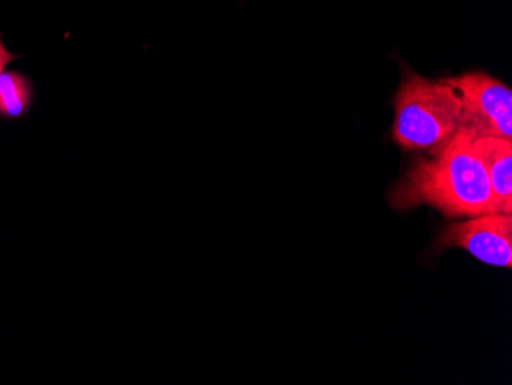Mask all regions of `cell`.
I'll use <instances>...</instances> for the list:
<instances>
[{
	"mask_svg": "<svg viewBox=\"0 0 512 385\" xmlns=\"http://www.w3.org/2000/svg\"><path fill=\"white\" fill-rule=\"evenodd\" d=\"M394 211L430 206L448 218L477 217L497 212L474 135L462 128L428 157L417 158L388 195Z\"/></svg>",
	"mask_w": 512,
	"mask_h": 385,
	"instance_id": "obj_1",
	"label": "cell"
},
{
	"mask_svg": "<svg viewBox=\"0 0 512 385\" xmlns=\"http://www.w3.org/2000/svg\"><path fill=\"white\" fill-rule=\"evenodd\" d=\"M459 94L442 80L408 71L394 97L393 139L407 151L444 148L462 129Z\"/></svg>",
	"mask_w": 512,
	"mask_h": 385,
	"instance_id": "obj_2",
	"label": "cell"
},
{
	"mask_svg": "<svg viewBox=\"0 0 512 385\" xmlns=\"http://www.w3.org/2000/svg\"><path fill=\"white\" fill-rule=\"evenodd\" d=\"M462 102V128L474 139L503 137L512 140V91L485 73H467L444 79Z\"/></svg>",
	"mask_w": 512,
	"mask_h": 385,
	"instance_id": "obj_3",
	"label": "cell"
},
{
	"mask_svg": "<svg viewBox=\"0 0 512 385\" xmlns=\"http://www.w3.org/2000/svg\"><path fill=\"white\" fill-rule=\"evenodd\" d=\"M436 246L442 251L457 247L470 252L482 263L511 269L512 217L494 212L450 224L440 232Z\"/></svg>",
	"mask_w": 512,
	"mask_h": 385,
	"instance_id": "obj_4",
	"label": "cell"
},
{
	"mask_svg": "<svg viewBox=\"0 0 512 385\" xmlns=\"http://www.w3.org/2000/svg\"><path fill=\"white\" fill-rule=\"evenodd\" d=\"M474 148L482 158L497 212L512 214V140L503 137L474 139Z\"/></svg>",
	"mask_w": 512,
	"mask_h": 385,
	"instance_id": "obj_5",
	"label": "cell"
},
{
	"mask_svg": "<svg viewBox=\"0 0 512 385\" xmlns=\"http://www.w3.org/2000/svg\"><path fill=\"white\" fill-rule=\"evenodd\" d=\"M33 105V83L17 71L0 74V116L16 120Z\"/></svg>",
	"mask_w": 512,
	"mask_h": 385,
	"instance_id": "obj_6",
	"label": "cell"
},
{
	"mask_svg": "<svg viewBox=\"0 0 512 385\" xmlns=\"http://www.w3.org/2000/svg\"><path fill=\"white\" fill-rule=\"evenodd\" d=\"M16 57V54L10 53V51L5 48L4 42H2V37H0V74L4 73L5 66H7L8 63L13 62Z\"/></svg>",
	"mask_w": 512,
	"mask_h": 385,
	"instance_id": "obj_7",
	"label": "cell"
}]
</instances>
